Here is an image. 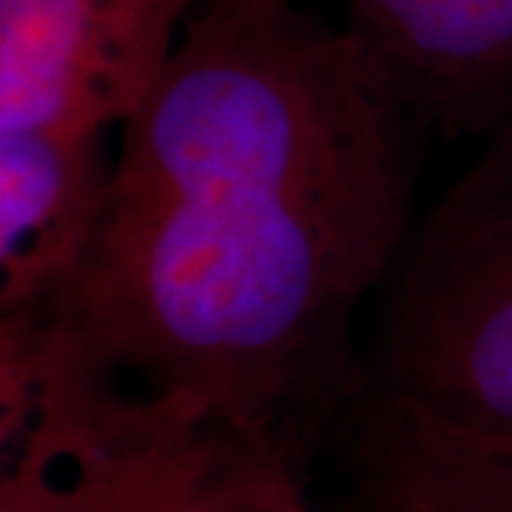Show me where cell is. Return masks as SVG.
Masks as SVG:
<instances>
[{
  "instance_id": "277c9868",
  "label": "cell",
  "mask_w": 512,
  "mask_h": 512,
  "mask_svg": "<svg viewBox=\"0 0 512 512\" xmlns=\"http://www.w3.org/2000/svg\"><path fill=\"white\" fill-rule=\"evenodd\" d=\"M200 0H0V131L106 137L146 106Z\"/></svg>"
},
{
  "instance_id": "5b68a950",
  "label": "cell",
  "mask_w": 512,
  "mask_h": 512,
  "mask_svg": "<svg viewBox=\"0 0 512 512\" xmlns=\"http://www.w3.org/2000/svg\"><path fill=\"white\" fill-rule=\"evenodd\" d=\"M342 32L416 128L487 137L512 111V0H348Z\"/></svg>"
},
{
  "instance_id": "7a4b0ae2",
  "label": "cell",
  "mask_w": 512,
  "mask_h": 512,
  "mask_svg": "<svg viewBox=\"0 0 512 512\" xmlns=\"http://www.w3.org/2000/svg\"><path fill=\"white\" fill-rule=\"evenodd\" d=\"M353 407L379 493L512 512V111L396 265Z\"/></svg>"
},
{
  "instance_id": "ba28073f",
  "label": "cell",
  "mask_w": 512,
  "mask_h": 512,
  "mask_svg": "<svg viewBox=\"0 0 512 512\" xmlns=\"http://www.w3.org/2000/svg\"><path fill=\"white\" fill-rule=\"evenodd\" d=\"M379 504H382V512H436L413 498H379Z\"/></svg>"
},
{
  "instance_id": "8992f818",
  "label": "cell",
  "mask_w": 512,
  "mask_h": 512,
  "mask_svg": "<svg viewBox=\"0 0 512 512\" xmlns=\"http://www.w3.org/2000/svg\"><path fill=\"white\" fill-rule=\"evenodd\" d=\"M114 160L106 137L0 131V316L32 311L72 274Z\"/></svg>"
},
{
  "instance_id": "52a82bcc",
  "label": "cell",
  "mask_w": 512,
  "mask_h": 512,
  "mask_svg": "<svg viewBox=\"0 0 512 512\" xmlns=\"http://www.w3.org/2000/svg\"><path fill=\"white\" fill-rule=\"evenodd\" d=\"M256 512H319L313 510L311 501L305 498L302 493V487H299V481L293 478L291 473H285V476L279 478L274 484V490L268 493V498L262 501V507Z\"/></svg>"
},
{
  "instance_id": "3957f363",
  "label": "cell",
  "mask_w": 512,
  "mask_h": 512,
  "mask_svg": "<svg viewBox=\"0 0 512 512\" xmlns=\"http://www.w3.org/2000/svg\"><path fill=\"white\" fill-rule=\"evenodd\" d=\"M0 512H256L291 458L183 390L92 365L0 319Z\"/></svg>"
},
{
  "instance_id": "9c48e42d",
  "label": "cell",
  "mask_w": 512,
  "mask_h": 512,
  "mask_svg": "<svg viewBox=\"0 0 512 512\" xmlns=\"http://www.w3.org/2000/svg\"><path fill=\"white\" fill-rule=\"evenodd\" d=\"M288 3H296V0H288Z\"/></svg>"
},
{
  "instance_id": "6da1fadb",
  "label": "cell",
  "mask_w": 512,
  "mask_h": 512,
  "mask_svg": "<svg viewBox=\"0 0 512 512\" xmlns=\"http://www.w3.org/2000/svg\"><path fill=\"white\" fill-rule=\"evenodd\" d=\"M413 131L345 32L288 0H200L74 271L15 316L291 458L359 402L350 325L399 265Z\"/></svg>"
}]
</instances>
